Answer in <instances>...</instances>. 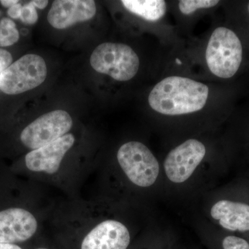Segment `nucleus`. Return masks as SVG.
Listing matches in <instances>:
<instances>
[{
	"label": "nucleus",
	"mask_w": 249,
	"mask_h": 249,
	"mask_svg": "<svg viewBox=\"0 0 249 249\" xmlns=\"http://www.w3.org/2000/svg\"><path fill=\"white\" fill-rule=\"evenodd\" d=\"M209 95L207 85L178 76H168L154 87L148 103L154 111L167 116H178L201 110Z\"/></svg>",
	"instance_id": "nucleus-1"
},
{
	"label": "nucleus",
	"mask_w": 249,
	"mask_h": 249,
	"mask_svg": "<svg viewBox=\"0 0 249 249\" xmlns=\"http://www.w3.org/2000/svg\"><path fill=\"white\" fill-rule=\"evenodd\" d=\"M242 43L231 29L218 27L210 37L206 60L210 71L219 78H231L238 71L242 60Z\"/></svg>",
	"instance_id": "nucleus-2"
},
{
	"label": "nucleus",
	"mask_w": 249,
	"mask_h": 249,
	"mask_svg": "<svg viewBox=\"0 0 249 249\" xmlns=\"http://www.w3.org/2000/svg\"><path fill=\"white\" fill-rule=\"evenodd\" d=\"M90 64L98 73L107 75L117 81L124 82L136 76L140 62L138 55L129 46L105 42L94 49Z\"/></svg>",
	"instance_id": "nucleus-3"
},
{
	"label": "nucleus",
	"mask_w": 249,
	"mask_h": 249,
	"mask_svg": "<svg viewBox=\"0 0 249 249\" xmlns=\"http://www.w3.org/2000/svg\"><path fill=\"white\" fill-rule=\"evenodd\" d=\"M47 76L44 58L36 54H27L1 72L0 89L6 94H19L40 86Z\"/></svg>",
	"instance_id": "nucleus-4"
},
{
	"label": "nucleus",
	"mask_w": 249,
	"mask_h": 249,
	"mask_svg": "<svg viewBox=\"0 0 249 249\" xmlns=\"http://www.w3.org/2000/svg\"><path fill=\"white\" fill-rule=\"evenodd\" d=\"M117 160L126 176L137 186H152L158 178V161L142 142H129L124 144L118 151Z\"/></svg>",
	"instance_id": "nucleus-5"
},
{
	"label": "nucleus",
	"mask_w": 249,
	"mask_h": 249,
	"mask_svg": "<svg viewBox=\"0 0 249 249\" xmlns=\"http://www.w3.org/2000/svg\"><path fill=\"white\" fill-rule=\"evenodd\" d=\"M73 125L71 116L58 109L43 114L27 125L20 134L23 145L36 150L68 133Z\"/></svg>",
	"instance_id": "nucleus-6"
},
{
	"label": "nucleus",
	"mask_w": 249,
	"mask_h": 249,
	"mask_svg": "<svg viewBox=\"0 0 249 249\" xmlns=\"http://www.w3.org/2000/svg\"><path fill=\"white\" fill-rule=\"evenodd\" d=\"M204 144L189 139L169 152L164 161L167 177L172 182L183 183L188 179L206 155Z\"/></svg>",
	"instance_id": "nucleus-7"
},
{
	"label": "nucleus",
	"mask_w": 249,
	"mask_h": 249,
	"mask_svg": "<svg viewBox=\"0 0 249 249\" xmlns=\"http://www.w3.org/2000/svg\"><path fill=\"white\" fill-rule=\"evenodd\" d=\"M74 142V136L67 134L45 146L32 150L26 155V166L36 173L55 174L58 171L64 157Z\"/></svg>",
	"instance_id": "nucleus-8"
},
{
	"label": "nucleus",
	"mask_w": 249,
	"mask_h": 249,
	"mask_svg": "<svg viewBox=\"0 0 249 249\" xmlns=\"http://www.w3.org/2000/svg\"><path fill=\"white\" fill-rule=\"evenodd\" d=\"M37 229L36 217L27 210L13 208L0 211V243L25 242Z\"/></svg>",
	"instance_id": "nucleus-9"
},
{
	"label": "nucleus",
	"mask_w": 249,
	"mask_h": 249,
	"mask_svg": "<svg viewBox=\"0 0 249 249\" xmlns=\"http://www.w3.org/2000/svg\"><path fill=\"white\" fill-rule=\"evenodd\" d=\"M96 6L93 0H56L49 10L47 19L57 29H65L94 17Z\"/></svg>",
	"instance_id": "nucleus-10"
},
{
	"label": "nucleus",
	"mask_w": 249,
	"mask_h": 249,
	"mask_svg": "<svg viewBox=\"0 0 249 249\" xmlns=\"http://www.w3.org/2000/svg\"><path fill=\"white\" fill-rule=\"evenodd\" d=\"M128 229L122 223L106 220L93 228L82 242L81 249H127Z\"/></svg>",
	"instance_id": "nucleus-11"
},
{
	"label": "nucleus",
	"mask_w": 249,
	"mask_h": 249,
	"mask_svg": "<svg viewBox=\"0 0 249 249\" xmlns=\"http://www.w3.org/2000/svg\"><path fill=\"white\" fill-rule=\"evenodd\" d=\"M211 214L223 228L231 231H249V205L229 200L218 201Z\"/></svg>",
	"instance_id": "nucleus-12"
},
{
	"label": "nucleus",
	"mask_w": 249,
	"mask_h": 249,
	"mask_svg": "<svg viewBox=\"0 0 249 249\" xmlns=\"http://www.w3.org/2000/svg\"><path fill=\"white\" fill-rule=\"evenodd\" d=\"M124 8L136 16L150 22H157L166 13V2L163 0H123Z\"/></svg>",
	"instance_id": "nucleus-13"
},
{
	"label": "nucleus",
	"mask_w": 249,
	"mask_h": 249,
	"mask_svg": "<svg viewBox=\"0 0 249 249\" xmlns=\"http://www.w3.org/2000/svg\"><path fill=\"white\" fill-rule=\"evenodd\" d=\"M19 34L14 21L8 18L0 20V47L14 45L19 40Z\"/></svg>",
	"instance_id": "nucleus-14"
},
{
	"label": "nucleus",
	"mask_w": 249,
	"mask_h": 249,
	"mask_svg": "<svg viewBox=\"0 0 249 249\" xmlns=\"http://www.w3.org/2000/svg\"><path fill=\"white\" fill-rule=\"evenodd\" d=\"M219 2L216 0H181L178 1V9L183 14L190 15L197 10L214 7Z\"/></svg>",
	"instance_id": "nucleus-15"
},
{
	"label": "nucleus",
	"mask_w": 249,
	"mask_h": 249,
	"mask_svg": "<svg viewBox=\"0 0 249 249\" xmlns=\"http://www.w3.org/2000/svg\"><path fill=\"white\" fill-rule=\"evenodd\" d=\"M19 19L24 24H27V25H33L37 22L38 14H37L36 8L32 3L29 2V4L22 6Z\"/></svg>",
	"instance_id": "nucleus-16"
},
{
	"label": "nucleus",
	"mask_w": 249,
	"mask_h": 249,
	"mask_svg": "<svg viewBox=\"0 0 249 249\" xmlns=\"http://www.w3.org/2000/svg\"><path fill=\"white\" fill-rule=\"evenodd\" d=\"M224 249H249L248 242L236 236H228L222 242Z\"/></svg>",
	"instance_id": "nucleus-17"
},
{
	"label": "nucleus",
	"mask_w": 249,
	"mask_h": 249,
	"mask_svg": "<svg viewBox=\"0 0 249 249\" xmlns=\"http://www.w3.org/2000/svg\"><path fill=\"white\" fill-rule=\"evenodd\" d=\"M12 62L11 53L5 49H0V74L12 64Z\"/></svg>",
	"instance_id": "nucleus-18"
},
{
	"label": "nucleus",
	"mask_w": 249,
	"mask_h": 249,
	"mask_svg": "<svg viewBox=\"0 0 249 249\" xmlns=\"http://www.w3.org/2000/svg\"><path fill=\"white\" fill-rule=\"evenodd\" d=\"M22 5L20 3H18L12 7L8 10V15L13 18V19H19L21 16V11H22Z\"/></svg>",
	"instance_id": "nucleus-19"
},
{
	"label": "nucleus",
	"mask_w": 249,
	"mask_h": 249,
	"mask_svg": "<svg viewBox=\"0 0 249 249\" xmlns=\"http://www.w3.org/2000/svg\"><path fill=\"white\" fill-rule=\"evenodd\" d=\"M31 2L36 8L39 9H45L49 4V1L47 0H35V1H31Z\"/></svg>",
	"instance_id": "nucleus-20"
},
{
	"label": "nucleus",
	"mask_w": 249,
	"mask_h": 249,
	"mask_svg": "<svg viewBox=\"0 0 249 249\" xmlns=\"http://www.w3.org/2000/svg\"><path fill=\"white\" fill-rule=\"evenodd\" d=\"M18 3H19V1H18V0H1L0 1V4L2 5L4 7L8 8V9H10Z\"/></svg>",
	"instance_id": "nucleus-21"
},
{
	"label": "nucleus",
	"mask_w": 249,
	"mask_h": 249,
	"mask_svg": "<svg viewBox=\"0 0 249 249\" xmlns=\"http://www.w3.org/2000/svg\"><path fill=\"white\" fill-rule=\"evenodd\" d=\"M0 249H22L14 244L0 243Z\"/></svg>",
	"instance_id": "nucleus-22"
},
{
	"label": "nucleus",
	"mask_w": 249,
	"mask_h": 249,
	"mask_svg": "<svg viewBox=\"0 0 249 249\" xmlns=\"http://www.w3.org/2000/svg\"><path fill=\"white\" fill-rule=\"evenodd\" d=\"M45 249V248H38V249Z\"/></svg>",
	"instance_id": "nucleus-23"
},
{
	"label": "nucleus",
	"mask_w": 249,
	"mask_h": 249,
	"mask_svg": "<svg viewBox=\"0 0 249 249\" xmlns=\"http://www.w3.org/2000/svg\"></svg>",
	"instance_id": "nucleus-24"
}]
</instances>
